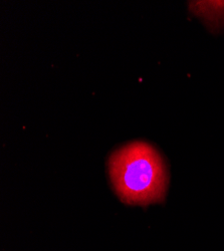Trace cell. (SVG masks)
<instances>
[{
	"instance_id": "obj_1",
	"label": "cell",
	"mask_w": 224,
	"mask_h": 251,
	"mask_svg": "<svg viewBox=\"0 0 224 251\" xmlns=\"http://www.w3.org/2000/svg\"><path fill=\"white\" fill-rule=\"evenodd\" d=\"M109 168L115 190L123 202L148 205L164 200L167 170L153 146L145 142L125 146L111 156Z\"/></svg>"
},
{
	"instance_id": "obj_2",
	"label": "cell",
	"mask_w": 224,
	"mask_h": 251,
	"mask_svg": "<svg viewBox=\"0 0 224 251\" xmlns=\"http://www.w3.org/2000/svg\"><path fill=\"white\" fill-rule=\"evenodd\" d=\"M190 10L201 17L209 28L215 30L224 26V1H192Z\"/></svg>"
}]
</instances>
